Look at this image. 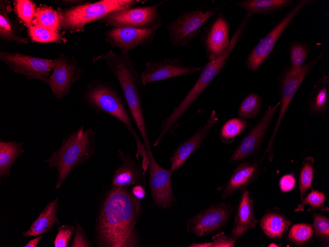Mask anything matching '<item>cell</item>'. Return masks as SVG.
<instances>
[{
  "mask_svg": "<svg viewBox=\"0 0 329 247\" xmlns=\"http://www.w3.org/2000/svg\"><path fill=\"white\" fill-rule=\"evenodd\" d=\"M142 212L141 200L125 187L113 186L101 207L96 231L100 247L139 245L135 224Z\"/></svg>",
  "mask_w": 329,
  "mask_h": 247,
  "instance_id": "6da1fadb",
  "label": "cell"
},
{
  "mask_svg": "<svg viewBox=\"0 0 329 247\" xmlns=\"http://www.w3.org/2000/svg\"><path fill=\"white\" fill-rule=\"evenodd\" d=\"M103 60L117 79L123 93L129 111L143 140L146 147L151 145L142 106L140 74L132 63L129 52L118 54L110 50L93 58L94 63Z\"/></svg>",
  "mask_w": 329,
  "mask_h": 247,
  "instance_id": "7a4b0ae2",
  "label": "cell"
},
{
  "mask_svg": "<svg viewBox=\"0 0 329 247\" xmlns=\"http://www.w3.org/2000/svg\"><path fill=\"white\" fill-rule=\"evenodd\" d=\"M96 132L91 127L81 125L64 139L59 149L44 160L49 168L57 171L56 188L59 189L71 172L85 163L96 149Z\"/></svg>",
  "mask_w": 329,
  "mask_h": 247,
  "instance_id": "3957f363",
  "label": "cell"
},
{
  "mask_svg": "<svg viewBox=\"0 0 329 247\" xmlns=\"http://www.w3.org/2000/svg\"><path fill=\"white\" fill-rule=\"evenodd\" d=\"M243 33L241 29L237 28L232 36L227 50L216 59L213 61H209L205 65L197 81L187 94L162 121L160 126V133L153 144V147H156L159 145L179 119L201 95L216 76L219 74L225 66L227 60L229 59Z\"/></svg>",
  "mask_w": 329,
  "mask_h": 247,
  "instance_id": "277c9868",
  "label": "cell"
},
{
  "mask_svg": "<svg viewBox=\"0 0 329 247\" xmlns=\"http://www.w3.org/2000/svg\"><path fill=\"white\" fill-rule=\"evenodd\" d=\"M84 99L87 104L96 111L108 114L125 125L135 140L136 156H142L146 153L145 147L134 129L132 116L116 89L104 83L93 82L86 88Z\"/></svg>",
  "mask_w": 329,
  "mask_h": 247,
  "instance_id": "5b68a950",
  "label": "cell"
},
{
  "mask_svg": "<svg viewBox=\"0 0 329 247\" xmlns=\"http://www.w3.org/2000/svg\"><path fill=\"white\" fill-rule=\"evenodd\" d=\"M140 0H101L58 10L61 28L71 34L83 32L85 26L119 9L134 7Z\"/></svg>",
  "mask_w": 329,
  "mask_h": 247,
  "instance_id": "8992f818",
  "label": "cell"
},
{
  "mask_svg": "<svg viewBox=\"0 0 329 247\" xmlns=\"http://www.w3.org/2000/svg\"><path fill=\"white\" fill-rule=\"evenodd\" d=\"M220 8V7H198L181 13L168 22L166 27L171 45L181 47L188 45Z\"/></svg>",
  "mask_w": 329,
  "mask_h": 247,
  "instance_id": "52a82bcc",
  "label": "cell"
},
{
  "mask_svg": "<svg viewBox=\"0 0 329 247\" xmlns=\"http://www.w3.org/2000/svg\"><path fill=\"white\" fill-rule=\"evenodd\" d=\"M158 4L125 8L112 11L99 20L107 26L117 28L146 29L162 25Z\"/></svg>",
  "mask_w": 329,
  "mask_h": 247,
  "instance_id": "ba28073f",
  "label": "cell"
},
{
  "mask_svg": "<svg viewBox=\"0 0 329 247\" xmlns=\"http://www.w3.org/2000/svg\"><path fill=\"white\" fill-rule=\"evenodd\" d=\"M233 211L228 203L212 204L187 219L186 232L197 237L217 232L226 225Z\"/></svg>",
  "mask_w": 329,
  "mask_h": 247,
  "instance_id": "9c48e42d",
  "label": "cell"
},
{
  "mask_svg": "<svg viewBox=\"0 0 329 247\" xmlns=\"http://www.w3.org/2000/svg\"><path fill=\"white\" fill-rule=\"evenodd\" d=\"M0 60L11 70L29 79H35L49 84L50 72L57 58L48 59L26 55L18 52H0Z\"/></svg>",
  "mask_w": 329,
  "mask_h": 247,
  "instance_id": "30bf717a",
  "label": "cell"
},
{
  "mask_svg": "<svg viewBox=\"0 0 329 247\" xmlns=\"http://www.w3.org/2000/svg\"><path fill=\"white\" fill-rule=\"evenodd\" d=\"M149 158V187L152 200L158 207L168 209L176 200L171 187L173 171L161 167L156 161L151 146L146 148Z\"/></svg>",
  "mask_w": 329,
  "mask_h": 247,
  "instance_id": "8fae6325",
  "label": "cell"
},
{
  "mask_svg": "<svg viewBox=\"0 0 329 247\" xmlns=\"http://www.w3.org/2000/svg\"><path fill=\"white\" fill-rule=\"evenodd\" d=\"M312 1L309 0L299 1L287 15L259 41L246 60V65L249 69L252 71L258 69L271 53L276 41L296 14Z\"/></svg>",
  "mask_w": 329,
  "mask_h": 247,
  "instance_id": "7c38bea8",
  "label": "cell"
},
{
  "mask_svg": "<svg viewBox=\"0 0 329 247\" xmlns=\"http://www.w3.org/2000/svg\"><path fill=\"white\" fill-rule=\"evenodd\" d=\"M82 70L74 57L61 54L57 58L49 85L57 99L68 95L73 85L81 77Z\"/></svg>",
  "mask_w": 329,
  "mask_h": 247,
  "instance_id": "4fadbf2b",
  "label": "cell"
},
{
  "mask_svg": "<svg viewBox=\"0 0 329 247\" xmlns=\"http://www.w3.org/2000/svg\"><path fill=\"white\" fill-rule=\"evenodd\" d=\"M201 69L200 67L186 65L177 58H166L159 62L149 61L140 74L141 82L145 85L171 77L189 75Z\"/></svg>",
  "mask_w": 329,
  "mask_h": 247,
  "instance_id": "5bb4252c",
  "label": "cell"
},
{
  "mask_svg": "<svg viewBox=\"0 0 329 247\" xmlns=\"http://www.w3.org/2000/svg\"><path fill=\"white\" fill-rule=\"evenodd\" d=\"M280 105V102L273 106H268L259 121L239 143L230 159L231 162L242 161L255 153Z\"/></svg>",
  "mask_w": 329,
  "mask_h": 247,
  "instance_id": "9a60e30c",
  "label": "cell"
},
{
  "mask_svg": "<svg viewBox=\"0 0 329 247\" xmlns=\"http://www.w3.org/2000/svg\"><path fill=\"white\" fill-rule=\"evenodd\" d=\"M161 27L146 29L112 28L105 33V40L121 51L129 52L151 43Z\"/></svg>",
  "mask_w": 329,
  "mask_h": 247,
  "instance_id": "2e32d148",
  "label": "cell"
},
{
  "mask_svg": "<svg viewBox=\"0 0 329 247\" xmlns=\"http://www.w3.org/2000/svg\"><path fill=\"white\" fill-rule=\"evenodd\" d=\"M209 61H213L221 56L228 48L229 40L228 23L223 14L205 29L201 38Z\"/></svg>",
  "mask_w": 329,
  "mask_h": 247,
  "instance_id": "e0dca14e",
  "label": "cell"
},
{
  "mask_svg": "<svg viewBox=\"0 0 329 247\" xmlns=\"http://www.w3.org/2000/svg\"><path fill=\"white\" fill-rule=\"evenodd\" d=\"M215 110H213L205 125L199 127L190 138L180 143L174 150L170 159V169L175 171L181 168L190 156L200 147L203 140L218 120Z\"/></svg>",
  "mask_w": 329,
  "mask_h": 247,
  "instance_id": "ac0fdd59",
  "label": "cell"
},
{
  "mask_svg": "<svg viewBox=\"0 0 329 247\" xmlns=\"http://www.w3.org/2000/svg\"><path fill=\"white\" fill-rule=\"evenodd\" d=\"M118 156L122 163L115 169L112 179L114 186L126 187L131 185H146L145 171L142 164L137 163L129 152L124 153L118 149Z\"/></svg>",
  "mask_w": 329,
  "mask_h": 247,
  "instance_id": "d6986e66",
  "label": "cell"
},
{
  "mask_svg": "<svg viewBox=\"0 0 329 247\" xmlns=\"http://www.w3.org/2000/svg\"><path fill=\"white\" fill-rule=\"evenodd\" d=\"M260 169L258 162L241 163L236 167L227 183L219 188L221 197L226 200L235 193L242 192L257 178Z\"/></svg>",
  "mask_w": 329,
  "mask_h": 247,
  "instance_id": "ffe728a7",
  "label": "cell"
},
{
  "mask_svg": "<svg viewBox=\"0 0 329 247\" xmlns=\"http://www.w3.org/2000/svg\"><path fill=\"white\" fill-rule=\"evenodd\" d=\"M322 55L321 53L315 59L303 65L299 69L294 70L290 68L288 70L282 85L281 106L278 117L279 119H283L290 103L301 83L311 69L321 59Z\"/></svg>",
  "mask_w": 329,
  "mask_h": 247,
  "instance_id": "44dd1931",
  "label": "cell"
},
{
  "mask_svg": "<svg viewBox=\"0 0 329 247\" xmlns=\"http://www.w3.org/2000/svg\"><path fill=\"white\" fill-rule=\"evenodd\" d=\"M230 236L235 241L256 227L258 220L254 214V201L246 189L241 192Z\"/></svg>",
  "mask_w": 329,
  "mask_h": 247,
  "instance_id": "7402d4cb",
  "label": "cell"
},
{
  "mask_svg": "<svg viewBox=\"0 0 329 247\" xmlns=\"http://www.w3.org/2000/svg\"><path fill=\"white\" fill-rule=\"evenodd\" d=\"M58 200L59 198L56 197L46 205L32 223L30 228L22 233L23 236L27 237L44 234L49 231L54 225L60 223L57 215Z\"/></svg>",
  "mask_w": 329,
  "mask_h": 247,
  "instance_id": "603a6c76",
  "label": "cell"
},
{
  "mask_svg": "<svg viewBox=\"0 0 329 247\" xmlns=\"http://www.w3.org/2000/svg\"><path fill=\"white\" fill-rule=\"evenodd\" d=\"M292 221L276 211H269L260 220V227L268 238L277 240L282 238L289 229Z\"/></svg>",
  "mask_w": 329,
  "mask_h": 247,
  "instance_id": "cb8c5ba5",
  "label": "cell"
},
{
  "mask_svg": "<svg viewBox=\"0 0 329 247\" xmlns=\"http://www.w3.org/2000/svg\"><path fill=\"white\" fill-rule=\"evenodd\" d=\"M22 142L16 141H0V179L5 175H10L11 169L17 158L25 151Z\"/></svg>",
  "mask_w": 329,
  "mask_h": 247,
  "instance_id": "d4e9b609",
  "label": "cell"
},
{
  "mask_svg": "<svg viewBox=\"0 0 329 247\" xmlns=\"http://www.w3.org/2000/svg\"><path fill=\"white\" fill-rule=\"evenodd\" d=\"M292 1L289 0H245L237 3L247 14H268L281 9Z\"/></svg>",
  "mask_w": 329,
  "mask_h": 247,
  "instance_id": "484cf974",
  "label": "cell"
},
{
  "mask_svg": "<svg viewBox=\"0 0 329 247\" xmlns=\"http://www.w3.org/2000/svg\"><path fill=\"white\" fill-rule=\"evenodd\" d=\"M10 9L8 0H0V38L2 40L16 41L20 43L27 44L28 38L18 35L15 32L8 16Z\"/></svg>",
  "mask_w": 329,
  "mask_h": 247,
  "instance_id": "4316f807",
  "label": "cell"
},
{
  "mask_svg": "<svg viewBox=\"0 0 329 247\" xmlns=\"http://www.w3.org/2000/svg\"><path fill=\"white\" fill-rule=\"evenodd\" d=\"M32 26L58 32L61 27L58 11L46 6H39L35 11Z\"/></svg>",
  "mask_w": 329,
  "mask_h": 247,
  "instance_id": "83f0119b",
  "label": "cell"
},
{
  "mask_svg": "<svg viewBox=\"0 0 329 247\" xmlns=\"http://www.w3.org/2000/svg\"><path fill=\"white\" fill-rule=\"evenodd\" d=\"M28 33L31 40L37 42L59 43L66 41L58 32L38 26H31L28 28Z\"/></svg>",
  "mask_w": 329,
  "mask_h": 247,
  "instance_id": "f1b7e54d",
  "label": "cell"
},
{
  "mask_svg": "<svg viewBox=\"0 0 329 247\" xmlns=\"http://www.w3.org/2000/svg\"><path fill=\"white\" fill-rule=\"evenodd\" d=\"M314 235L311 225L307 223L293 225L289 230L288 240L296 246H301L308 242Z\"/></svg>",
  "mask_w": 329,
  "mask_h": 247,
  "instance_id": "f546056e",
  "label": "cell"
},
{
  "mask_svg": "<svg viewBox=\"0 0 329 247\" xmlns=\"http://www.w3.org/2000/svg\"><path fill=\"white\" fill-rule=\"evenodd\" d=\"M247 122L241 118H233L227 121L220 131V138L225 142H230L246 128Z\"/></svg>",
  "mask_w": 329,
  "mask_h": 247,
  "instance_id": "4dcf8cb0",
  "label": "cell"
},
{
  "mask_svg": "<svg viewBox=\"0 0 329 247\" xmlns=\"http://www.w3.org/2000/svg\"><path fill=\"white\" fill-rule=\"evenodd\" d=\"M314 174V159L312 157H308L304 159L300 170L298 189L300 200L311 186Z\"/></svg>",
  "mask_w": 329,
  "mask_h": 247,
  "instance_id": "1f68e13d",
  "label": "cell"
},
{
  "mask_svg": "<svg viewBox=\"0 0 329 247\" xmlns=\"http://www.w3.org/2000/svg\"><path fill=\"white\" fill-rule=\"evenodd\" d=\"M301 204L295 209V212H303L306 205H309L310 207L307 210L308 212L313 211L316 209L328 211L325 207L326 196L322 191L313 190L305 197L302 198Z\"/></svg>",
  "mask_w": 329,
  "mask_h": 247,
  "instance_id": "d6a6232c",
  "label": "cell"
},
{
  "mask_svg": "<svg viewBox=\"0 0 329 247\" xmlns=\"http://www.w3.org/2000/svg\"><path fill=\"white\" fill-rule=\"evenodd\" d=\"M261 107V99L254 93H250L243 100L238 110V116L241 118H252L259 112Z\"/></svg>",
  "mask_w": 329,
  "mask_h": 247,
  "instance_id": "836d02e7",
  "label": "cell"
},
{
  "mask_svg": "<svg viewBox=\"0 0 329 247\" xmlns=\"http://www.w3.org/2000/svg\"><path fill=\"white\" fill-rule=\"evenodd\" d=\"M314 233L323 247L329 246V219L325 215L319 213L313 215L312 226Z\"/></svg>",
  "mask_w": 329,
  "mask_h": 247,
  "instance_id": "e575fe53",
  "label": "cell"
},
{
  "mask_svg": "<svg viewBox=\"0 0 329 247\" xmlns=\"http://www.w3.org/2000/svg\"><path fill=\"white\" fill-rule=\"evenodd\" d=\"M35 3L30 0L15 1V10L18 17L25 23L27 28L32 26L35 13Z\"/></svg>",
  "mask_w": 329,
  "mask_h": 247,
  "instance_id": "d590c367",
  "label": "cell"
},
{
  "mask_svg": "<svg viewBox=\"0 0 329 247\" xmlns=\"http://www.w3.org/2000/svg\"><path fill=\"white\" fill-rule=\"evenodd\" d=\"M309 49L305 44L296 42L290 48L291 69L297 70L300 68L305 61Z\"/></svg>",
  "mask_w": 329,
  "mask_h": 247,
  "instance_id": "8d00e7d4",
  "label": "cell"
},
{
  "mask_svg": "<svg viewBox=\"0 0 329 247\" xmlns=\"http://www.w3.org/2000/svg\"><path fill=\"white\" fill-rule=\"evenodd\" d=\"M235 240L230 236L226 235L222 232L212 237L211 243H194L188 247H233L235 246Z\"/></svg>",
  "mask_w": 329,
  "mask_h": 247,
  "instance_id": "74e56055",
  "label": "cell"
},
{
  "mask_svg": "<svg viewBox=\"0 0 329 247\" xmlns=\"http://www.w3.org/2000/svg\"><path fill=\"white\" fill-rule=\"evenodd\" d=\"M75 226L71 224L63 225L58 228V233L54 240L55 247H67L74 232Z\"/></svg>",
  "mask_w": 329,
  "mask_h": 247,
  "instance_id": "f35d334b",
  "label": "cell"
},
{
  "mask_svg": "<svg viewBox=\"0 0 329 247\" xmlns=\"http://www.w3.org/2000/svg\"><path fill=\"white\" fill-rule=\"evenodd\" d=\"M328 102V89L326 86H323L318 90L312 100V109L316 112H322L326 108Z\"/></svg>",
  "mask_w": 329,
  "mask_h": 247,
  "instance_id": "ab89813d",
  "label": "cell"
},
{
  "mask_svg": "<svg viewBox=\"0 0 329 247\" xmlns=\"http://www.w3.org/2000/svg\"><path fill=\"white\" fill-rule=\"evenodd\" d=\"M74 236L71 244V247H91L93 244L88 239L84 229L75 219Z\"/></svg>",
  "mask_w": 329,
  "mask_h": 247,
  "instance_id": "60d3db41",
  "label": "cell"
},
{
  "mask_svg": "<svg viewBox=\"0 0 329 247\" xmlns=\"http://www.w3.org/2000/svg\"><path fill=\"white\" fill-rule=\"evenodd\" d=\"M279 184L282 192H288L294 188L296 184V178L292 174H286L281 177Z\"/></svg>",
  "mask_w": 329,
  "mask_h": 247,
  "instance_id": "b9f144b4",
  "label": "cell"
},
{
  "mask_svg": "<svg viewBox=\"0 0 329 247\" xmlns=\"http://www.w3.org/2000/svg\"><path fill=\"white\" fill-rule=\"evenodd\" d=\"M132 193L135 197L140 200L143 199L146 194L144 186L140 184L134 185Z\"/></svg>",
  "mask_w": 329,
  "mask_h": 247,
  "instance_id": "7bdbcfd3",
  "label": "cell"
},
{
  "mask_svg": "<svg viewBox=\"0 0 329 247\" xmlns=\"http://www.w3.org/2000/svg\"><path fill=\"white\" fill-rule=\"evenodd\" d=\"M44 237V235L39 236L37 237L32 239L28 243L26 244L24 247H36L40 240Z\"/></svg>",
  "mask_w": 329,
  "mask_h": 247,
  "instance_id": "ee69618b",
  "label": "cell"
}]
</instances>
